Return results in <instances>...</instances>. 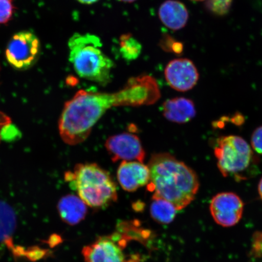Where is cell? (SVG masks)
Returning <instances> with one entry per match:
<instances>
[{"mask_svg":"<svg viewBox=\"0 0 262 262\" xmlns=\"http://www.w3.org/2000/svg\"><path fill=\"white\" fill-rule=\"evenodd\" d=\"M70 61L81 78L106 86L112 80L114 61L103 51L98 36L75 33L68 41Z\"/></svg>","mask_w":262,"mask_h":262,"instance_id":"cell-3","label":"cell"},{"mask_svg":"<svg viewBox=\"0 0 262 262\" xmlns=\"http://www.w3.org/2000/svg\"><path fill=\"white\" fill-rule=\"evenodd\" d=\"M162 111L164 117L170 122L185 123L195 116L194 102L185 97H176L165 101Z\"/></svg>","mask_w":262,"mask_h":262,"instance_id":"cell-12","label":"cell"},{"mask_svg":"<svg viewBox=\"0 0 262 262\" xmlns=\"http://www.w3.org/2000/svg\"><path fill=\"white\" fill-rule=\"evenodd\" d=\"M192 1L202 2V1H205V0H192Z\"/></svg>","mask_w":262,"mask_h":262,"instance_id":"cell-28","label":"cell"},{"mask_svg":"<svg viewBox=\"0 0 262 262\" xmlns=\"http://www.w3.org/2000/svg\"><path fill=\"white\" fill-rule=\"evenodd\" d=\"M160 96L156 80L146 74L130 78L116 93L80 90L65 103L59 120V133L68 145H78L87 139L94 126L111 108L150 105Z\"/></svg>","mask_w":262,"mask_h":262,"instance_id":"cell-1","label":"cell"},{"mask_svg":"<svg viewBox=\"0 0 262 262\" xmlns=\"http://www.w3.org/2000/svg\"><path fill=\"white\" fill-rule=\"evenodd\" d=\"M117 179L124 191L134 192L147 185L150 180L149 167L143 162H122L117 170Z\"/></svg>","mask_w":262,"mask_h":262,"instance_id":"cell-11","label":"cell"},{"mask_svg":"<svg viewBox=\"0 0 262 262\" xmlns=\"http://www.w3.org/2000/svg\"><path fill=\"white\" fill-rule=\"evenodd\" d=\"M174 38L171 35L165 34L163 35L161 40H160V46L164 51L172 53L173 48L176 42Z\"/></svg>","mask_w":262,"mask_h":262,"instance_id":"cell-23","label":"cell"},{"mask_svg":"<svg viewBox=\"0 0 262 262\" xmlns=\"http://www.w3.org/2000/svg\"><path fill=\"white\" fill-rule=\"evenodd\" d=\"M178 210L171 203L162 199L152 198L150 207L151 217L160 224H169L176 217Z\"/></svg>","mask_w":262,"mask_h":262,"instance_id":"cell-15","label":"cell"},{"mask_svg":"<svg viewBox=\"0 0 262 262\" xmlns=\"http://www.w3.org/2000/svg\"><path fill=\"white\" fill-rule=\"evenodd\" d=\"M251 141L253 149L258 155H262V126L255 129Z\"/></svg>","mask_w":262,"mask_h":262,"instance_id":"cell-22","label":"cell"},{"mask_svg":"<svg viewBox=\"0 0 262 262\" xmlns=\"http://www.w3.org/2000/svg\"><path fill=\"white\" fill-rule=\"evenodd\" d=\"M150 180L147 189L152 198L162 199L182 210L194 201L199 191L198 175L185 163L168 153L152 156L148 165Z\"/></svg>","mask_w":262,"mask_h":262,"instance_id":"cell-2","label":"cell"},{"mask_svg":"<svg viewBox=\"0 0 262 262\" xmlns=\"http://www.w3.org/2000/svg\"><path fill=\"white\" fill-rule=\"evenodd\" d=\"M258 194H259L260 198L262 201V178L260 180L259 183H258Z\"/></svg>","mask_w":262,"mask_h":262,"instance_id":"cell-26","label":"cell"},{"mask_svg":"<svg viewBox=\"0 0 262 262\" xmlns=\"http://www.w3.org/2000/svg\"><path fill=\"white\" fill-rule=\"evenodd\" d=\"M78 2L82 3L84 5H91L93 3H96L99 0H77Z\"/></svg>","mask_w":262,"mask_h":262,"instance_id":"cell-25","label":"cell"},{"mask_svg":"<svg viewBox=\"0 0 262 262\" xmlns=\"http://www.w3.org/2000/svg\"><path fill=\"white\" fill-rule=\"evenodd\" d=\"M119 1L124 3H133L136 1V0H119Z\"/></svg>","mask_w":262,"mask_h":262,"instance_id":"cell-27","label":"cell"},{"mask_svg":"<svg viewBox=\"0 0 262 262\" xmlns=\"http://www.w3.org/2000/svg\"><path fill=\"white\" fill-rule=\"evenodd\" d=\"M111 160L118 161L143 162L146 153L139 137L133 133H123L111 136L105 142Z\"/></svg>","mask_w":262,"mask_h":262,"instance_id":"cell-9","label":"cell"},{"mask_svg":"<svg viewBox=\"0 0 262 262\" xmlns=\"http://www.w3.org/2000/svg\"><path fill=\"white\" fill-rule=\"evenodd\" d=\"M160 20L167 28L173 31L185 27L189 18V13L184 4L177 0H167L160 6Z\"/></svg>","mask_w":262,"mask_h":262,"instance_id":"cell-13","label":"cell"},{"mask_svg":"<svg viewBox=\"0 0 262 262\" xmlns=\"http://www.w3.org/2000/svg\"><path fill=\"white\" fill-rule=\"evenodd\" d=\"M65 180L91 208H106L118 199L116 183L110 173L96 163L78 164L74 171L65 173Z\"/></svg>","mask_w":262,"mask_h":262,"instance_id":"cell-4","label":"cell"},{"mask_svg":"<svg viewBox=\"0 0 262 262\" xmlns=\"http://www.w3.org/2000/svg\"><path fill=\"white\" fill-rule=\"evenodd\" d=\"M40 52V42L34 33H16L8 42L6 49V60L12 67L26 70L37 62Z\"/></svg>","mask_w":262,"mask_h":262,"instance_id":"cell-6","label":"cell"},{"mask_svg":"<svg viewBox=\"0 0 262 262\" xmlns=\"http://www.w3.org/2000/svg\"><path fill=\"white\" fill-rule=\"evenodd\" d=\"M14 0H0V25L6 24L14 15Z\"/></svg>","mask_w":262,"mask_h":262,"instance_id":"cell-19","label":"cell"},{"mask_svg":"<svg viewBox=\"0 0 262 262\" xmlns=\"http://www.w3.org/2000/svg\"><path fill=\"white\" fill-rule=\"evenodd\" d=\"M10 123H11L10 118L6 116L5 114L0 112V130L3 127ZM0 140H1V136H0Z\"/></svg>","mask_w":262,"mask_h":262,"instance_id":"cell-24","label":"cell"},{"mask_svg":"<svg viewBox=\"0 0 262 262\" xmlns=\"http://www.w3.org/2000/svg\"><path fill=\"white\" fill-rule=\"evenodd\" d=\"M87 205L78 195L68 194L58 202V211L61 219L66 224L75 225L86 217Z\"/></svg>","mask_w":262,"mask_h":262,"instance_id":"cell-14","label":"cell"},{"mask_svg":"<svg viewBox=\"0 0 262 262\" xmlns=\"http://www.w3.org/2000/svg\"><path fill=\"white\" fill-rule=\"evenodd\" d=\"M244 203L235 193L223 192L211 199L209 211L213 220L219 225L229 228L236 225L244 214Z\"/></svg>","mask_w":262,"mask_h":262,"instance_id":"cell-8","label":"cell"},{"mask_svg":"<svg viewBox=\"0 0 262 262\" xmlns=\"http://www.w3.org/2000/svg\"><path fill=\"white\" fill-rule=\"evenodd\" d=\"M126 239L120 234L98 238L84 247L82 254L85 262H131L124 253Z\"/></svg>","mask_w":262,"mask_h":262,"instance_id":"cell-7","label":"cell"},{"mask_svg":"<svg viewBox=\"0 0 262 262\" xmlns=\"http://www.w3.org/2000/svg\"><path fill=\"white\" fill-rule=\"evenodd\" d=\"M214 150L219 171L225 178L239 182L250 179L256 173L257 157L241 137H221L216 140Z\"/></svg>","mask_w":262,"mask_h":262,"instance_id":"cell-5","label":"cell"},{"mask_svg":"<svg viewBox=\"0 0 262 262\" xmlns=\"http://www.w3.org/2000/svg\"><path fill=\"white\" fill-rule=\"evenodd\" d=\"M15 226L14 210L6 203L0 201V243H9Z\"/></svg>","mask_w":262,"mask_h":262,"instance_id":"cell-16","label":"cell"},{"mask_svg":"<svg viewBox=\"0 0 262 262\" xmlns=\"http://www.w3.org/2000/svg\"><path fill=\"white\" fill-rule=\"evenodd\" d=\"M251 254L255 258L262 257V231H257L253 234Z\"/></svg>","mask_w":262,"mask_h":262,"instance_id":"cell-20","label":"cell"},{"mask_svg":"<svg viewBox=\"0 0 262 262\" xmlns=\"http://www.w3.org/2000/svg\"><path fill=\"white\" fill-rule=\"evenodd\" d=\"M165 76L169 86L180 92L192 90L199 78L195 66L187 58L175 59L170 61L165 68Z\"/></svg>","mask_w":262,"mask_h":262,"instance_id":"cell-10","label":"cell"},{"mask_svg":"<svg viewBox=\"0 0 262 262\" xmlns=\"http://www.w3.org/2000/svg\"><path fill=\"white\" fill-rule=\"evenodd\" d=\"M0 136H1V139L11 141L19 138L20 136V133L16 127L12 126L11 123H10L3 127L0 130Z\"/></svg>","mask_w":262,"mask_h":262,"instance_id":"cell-21","label":"cell"},{"mask_svg":"<svg viewBox=\"0 0 262 262\" xmlns=\"http://www.w3.org/2000/svg\"><path fill=\"white\" fill-rule=\"evenodd\" d=\"M119 46L120 54L126 61L136 60L140 56L142 50V45L131 34L121 35Z\"/></svg>","mask_w":262,"mask_h":262,"instance_id":"cell-17","label":"cell"},{"mask_svg":"<svg viewBox=\"0 0 262 262\" xmlns=\"http://www.w3.org/2000/svg\"><path fill=\"white\" fill-rule=\"evenodd\" d=\"M232 3V0H207L205 6L212 14L223 16L228 14Z\"/></svg>","mask_w":262,"mask_h":262,"instance_id":"cell-18","label":"cell"}]
</instances>
